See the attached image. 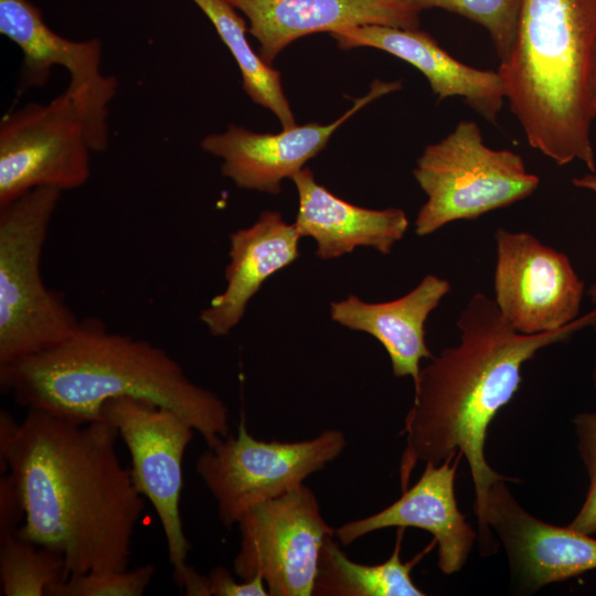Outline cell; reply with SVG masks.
I'll return each mask as SVG.
<instances>
[{
  "instance_id": "9",
  "label": "cell",
  "mask_w": 596,
  "mask_h": 596,
  "mask_svg": "<svg viewBox=\"0 0 596 596\" xmlns=\"http://www.w3.org/2000/svg\"><path fill=\"white\" fill-rule=\"evenodd\" d=\"M100 414L116 427L130 454L134 482L157 512L177 583L190 568L185 560L191 544L183 530L180 501L183 457L196 432L177 412L143 398H111Z\"/></svg>"
},
{
  "instance_id": "13",
  "label": "cell",
  "mask_w": 596,
  "mask_h": 596,
  "mask_svg": "<svg viewBox=\"0 0 596 596\" xmlns=\"http://www.w3.org/2000/svg\"><path fill=\"white\" fill-rule=\"evenodd\" d=\"M505 482L497 481L490 488L486 520L505 551L518 592L533 594L552 583L596 570V539L534 517Z\"/></svg>"
},
{
  "instance_id": "23",
  "label": "cell",
  "mask_w": 596,
  "mask_h": 596,
  "mask_svg": "<svg viewBox=\"0 0 596 596\" xmlns=\"http://www.w3.org/2000/svg\"><path fill=\"white\" fill-rule=\"evenodd\" d=\"M65 577L58 551L25 540L18 531L0 538L1 595L49 596Z\"/></svg>"
},
{
  "instance_id": "3",
  "label": "cell",
  "mask_w": 596,
  "mask_h": 596,
  "mask_svg": "<svg viewBox=\"0 0 596 596\" xmlns=\"http://www.w3.org/2000/svg\"><path fill=\"white\" fill-rule=\"evenodd\" d=\"M0 385L26 409L78 424L103 421L107 401L131 396L177 412L207 447L231 433L219 395L193 383L162 348L110 331L97 318L82 319L61 344L0 368Z\"/></svg>"
},
{
  "instance_id": "22",
  "label": "cell",
  "mask_w": 596,
  "mask_h": 596,
  "mask_svg": "<svg viewBox=\"0 0 596 596\" xmlns=\"http://www.w3.org/2000/svg\"><path fill=\"white\" fill-rule=\"evenodd\" d=\"M209 18L241 71L243 89L249 98L269 109L283 129L295 127L296 120L285 96L280 73L266 64L249 45L246 22L226 0H192Z\"/></svg>"
},
{
  "instance_id": "8",
  "label": "cell",
  "mask_w": 596,
  "mask_h": 596,
  "mask_svg": "<svg viewBox=\"0 0 596 596\" xmlns=\"http://www.w3.org/2000/svg\"><path fill=\"white\" fill-rule=\"evenodd\" d=\"M92 152L82 111L65 91L7 113L0 121V207L38 188L63 193L83 187Z\"/></svg>"
},
{
  "instance_id": "6",
  "label": "cell",
  "mask_w": 596,
  "mask_h": 596,
  "mask_svg": "<svg viewBox=\"0 0 596 596\" xmlns=\"http://www.w3.org/2000/svg\"><path fill=\"white\" fill-rule=\"evenodd\" d=\"M413 174L427 196L415 220L418 236L511 205L540 184L520 155L489 148L478 124L470 120H461L440 141L427 146Z\"/></svg>"
},
{
  "instance_id": "10",
  "label": "cell",
  "mask_w": 596,
  "mask_h": 596,
  "mask_svg": "<svg viewBox=\"0 0 596 596\" xmlns=\"http://www.w3.org/2000/svg\"><path fill=\"white\" fill-rule=\"evenodd\" d=\"M240 549L233 571L262 577L269 596H311L324 540L334 535L316 493L302 485L249 507L240 517Z\"/></svg>"
},
{
  "instance_id": "26",
  "label": "cell",
  "mask_w": 596,
  "mask_h": 596,
  "mask_svg": "<svg viewBox=\"0 0 596 596\" xmlns=\"http://www.w3.org/2000/svg\"><path fill=\"white\" fill-rule=\"evenodd\" d=\"M577 440V450L588 476V489L585 500L570 528L596 534V412H582L573 417Z\"/></svg>"
},
{
  "instance_id": "21",
  "label": "cell",
  "mask_w": 596,
  "mask_h": 596,
  "mask_svg": "<svg viewBox=\"0 0 596 596\" xmlns=\"http://www.w3.org/2000/svg\"><path fill=\"white\" fill-rule=\"evenodd\" d=\"M397 529L395 547L383 563L366 565L349 558L334 540L328 536L320 550L315 578L313 596H424L411 573L418 561L436 545L433 540L422 553L404 563L401 560V543L404 534Z\"/></svg>"
},
{
  "instance_id": "1",
  "label": "cell",
  "mask_w": 596,
  "mask_h": 596,
  "mask_svg": "<svg viewBox=\"0 0 596 596\" xmlns=\"http://www.w3.org/2000/svg\"><path fill=\"white\" fill-rule=\"evenodd\" d=\"M118 437L105 419L78 424L28 409L0 455L24 508L18 534L62 553L65 579L128 568L145 497L118 457Z\"/></svg>"
},
{
  "instance_id": "20",
  "label": "cell",
  "mask_w": 596,
  "mask_h": 596,
  "mask_svg": "<svg viewBox=\"0 0 596 596\" xmlns=\"http://www.w3.org/2000/svg\"><path fill=\"white\" fill-rule=\"evenodd\" d=\"M450 289L447 279L426 275L409 292L391 301L366 302L354 295L333 301L330 316L343 327L374 337L390 356L393 375L409 376L415 385L421 361L434 355L426 344L425 322Z\"/></svg>"
},
{
  "instance_id": "17",
  "label": "cell",
  "mask_w": 596,
  "mask_h": 596,
  "mask_svg": "<svg viewBox=\"0 0 596 596\" xmlns=\"http://www.w3.org/2000/svg\"><path fill=\"white\" fill-rule=\"evenodd\" d=\"M339 47L358 46L385 51L416 67L427 78L438 100L460 97L481 117L497 123L505 89L497 72L461 63L427 33L390 25H353L330 33Z\"/></svg>"
},
{
  "instance_id": "2",
  "label": "cell",
  "mask_w": 596,
  "mask_h": 596,
  "mask_svg": "<svg viewBox=\"0 0 596 596\" xmlns=\"http://www.w3.org/2000/svg\"><path fill=\"white\" fill-rule=\"evenodd\" d=\"M456 326L460 341L433 355L421 368L414 398L402 434L405 448L400 462L402 490L408 487L419 461L438 465L461 453L475 489L479 549L493 552L486 509L490 488L500 480L519 481L497 472L487 461L488 427L518 392L522 366L552 344L576 332L596 328V307L554 331L522 334L500 313L493 298L476 292L461 310Z\"/></svg>"
},
{
  "instance_id": "28",
  "label": "cell",
  "mask_w": 596,
  "mask_h": 596,
  "mask_svg": "<svg viewBox=\"0 0 596 596\" xmlns=\"http://www.w3.org/2000/svg\"><path fill=\"white\" fill-rule=\"evenodd\" d=\"M20 493L9 473L0 477V538L19 530L24 520Z\"/></svg>"
},
{
  "instance_id": "12",
  "label": "cell",
  "mask_w": 596,
  "mask_h": 596,
  "mask_svg": "<svg viewBox=\"0 0 596 596\" xmlns=\"http://www.w3.org/2000/svg\"><path fill=\"white\" fill-rule=\"evenodd\" d=\"M494 242L493 300L515 331H554L579 317L584 283L564 253L504 227Z\"/></svg>"
},
{
  "instance_id": "11",
  "label": "cell",
  "mask_w": 596,
  "mask_h": 596,
  "mask_svg": "<svg viewBox=\"0 0 596 596\" xmlns=\"http://www.w3.org/2000/svg\"><path fill=\"white\" fill-rule=\"evenodd\" d=\"M0 33L22 52V89L44 86L55 66L70 75L65 92L79 107L94 152L109 143V104L118 83L102 72L99 39L70 40L53 31L41 10L29 0H0Z\"/></svg>"
},
{
  "instance_id": "27",
  "label": "cell",
  "mask_w": 596,
  "mask_h": 596,
  "mask_svg": "<svg viewBox=\"0 0 596 596\" xmlns=\"http://www.w3.org/2000/svg\"><path fill=\"white\" fill-rule=\"evenodd\" d=\"M209 596H269L259 576L237 582L224 566H215L207 575Z\"/></svg>"
},
{
  "instance_id": "24",
  "label": "cell",
  "mask_w": 596,
  "mask_h": 596,
  "mask_svg": "<svg viewBox=\"0 0 596 596\" xmlns=\"http://www.w3.org/2000/svg\"><path fill=\"white\" fill-rule=\"evenodd\" d=\"M421 12L443 9L485 28L500 62L510 54L515 42L523 0H404Z\"/></svg>"
},
{
  "instance_id": "25",
  "label": "cell",
  "mask_w": 596,
  "mask_h": 596,
  "mask_svg": "<svg viewBox=\"0 0 596 596\" xmlns=\"http://www.w3.org/2000/svg\"><path fill=\"white\" fill-rule=\"evenodd\" d=\"M152 564L124 571H95L70 576L49 596H141L155 575Z\"/></svg>"
},
{
  "instance_id": "29",
  "label": "cell",
  "mask_w": 596,
  "mask_h": 596,
  "mask_svg": "<svg viewBox=\"0 0 596 596\" xmlns=\"http://www.w3.org/2000/svg\"><path fill=\"white\" fill-rule=\"evenodd\" d=\"M572 183L577 188L592 191L596 194V175L594 173L574 178ZM587 295L590 301L596 306V283L588 289Z\"/></svg>"
},
{
  "instance_id": "31",
  "label": "cell",
  "mask_w": 596,
  "mask_h": 596,
  "mask_svg": "<svg viewBox=\"0 0 596 596\" xmlns=\"http://www.w3.org/2000/svg\"><path fill=\"white\" fill-rule=\"evenodd\" d=\"M592 376H593V383H594V386H595V389H596V358H595V362H594V368H593Z\"/></svg>"
},
{
  "instance_id": "30",
  "label": "cell",
  "mask_w": 596,
  "mask_h": 596,
  "mask_svg": "<svg viewBox=\"0 0 596 596\" xmlns=\"http://www.w3.org/2000/svg\"><path fill=\"white\" fill-rule=\"evenodd\" d=\"M590 94L594 108L596 110V46L593 55L592 70H590Z\"/></svg>"
},
{
  "instance_id": "4",
  "label": "cell",
  "mask_w": 596,
  "mask_h": 596,
  "mask_svg": "<svg viewBox=\"0 0 596 596\" xmlns=\"http://www.w3.org/2000/svg\"><path fill=\"white\" fill-rule=\"evenodd\" d=\"M596 0H523L518 33L498 73L530 146L558 166L596 172L590 70Z\"/></svg>"
},
{
  "instance_id": "15",
  "label": "cell",
  "mask_w": 596,
  "mask_h": 596,
  "mask_svg": "<svg viewBox=\"0 0 596 596\" xmlns=\"http://www.w3.org/2000/svg\"><path fill=\"white\" fill-rule=\"evenodd\" d=\"M456 453L438 465L425 464L418 480L402 490V496L385 509L366 518L345 522L334 536L347 546L374 531L415 528L433 535L438 550V567L445 575L459 572L477 540V532L458 508L455 494Z\"/></svg>"
},
{
  "instance_id": "19",
  "label": "cell",
  "mask_w": 596,
  "mask_h": 596,
  "mask_svg": "<svg viewBox=\"0 0 596 596\" xmlns=\"http://www.w3.org/2000/svg\"><path fill=\"white\" fill-rule=\"evenodd\" d=\"M291 180L299 200L294 225L301 237L316 241V255L322 259L340 257L360 246L389 255L408 228L402 209L373 210L349 203L319 184L309 168L299 170Z\"/></svg>"
},
{
  "instance_id": "14",
  "label": "cell",
  "mask_w": 596,
  "mask_h": 596,
  "mask_svg": "<svg viewBox=\"0 0 596 596\" xmlns=\"http://www.w3.org/2000/svg\"><path fill=\"white\" fill-rule=\"evenodd\" d=\"M401 88V82L376 79L368 94L331 124L296 125L279 134H258L232 125L224 132L205 136L201 148L222 159V174L238 188L278 194L281 181L305 168L344 121L369 103Z\"/></svg>"
},
{
  "instance_id": "5",
  "label": "cell",
  "mask_w": 596,
  "mask_h": 596,
  "mask_svg": "<svg viewBox=\"0 0 596 596\" xmlns=\"http://www.w3.org/2000/svg\"><path fill=\"white\" fill-rule=\"evenodd\" d=\"M61 194L38 188L0 207V368L61 344L81 324L41 273Z\"/></svg>"
},
{
  "instance_id": "16",
  "label": "cell",
  "mask_w": 596,
  "mask_h": 596,
  "mask_svg": "<svg viewBox=\"0 0 596 596\" xmlns=\"http://www.w3.org/2000/svg\"><path fill=\"white\" fill-rule=\"evenodd\" d=\"M244 13L248 32L258 41V54L272 66L294 41L312 33L353 25L417 29L416 10L404 0H226Z\"/></svg>"
},
{
  "instance_id": "7",
  "label": "cell",
  "mask_w": 596,
  "mask_h": 596,
  "mask_svg": "<svg viewBox=\"0 0 596 596\" xmlns=\"http://www.w3.org/2000/svg\"><path fill=\"white\" fill-rule=\"evenodd\" d=\"M339 429H327L299 441L262 440L252 436L244 418L196 459L195 470L216 502L221 523L231 528L249 507L304 485L344 450Z\"/></svg>"
},
{
  "instance_id": "18",
  "label": "cell",
  "mask_w": 596,
  "mask_h": 596,
  "mask_svg": "<svg viewBox=\"0 0 596 596\" xmlns=\"http://www.w3.org/2000/svg\"><path fill=\"white\" fill-rule=\"evenodd\" d=\"M300 237L276 211L263 212L253 225L230 235L226 286L199 317L212 336L228 334L267 278L299 257Z\"/></svg>"
}]
</instances>
